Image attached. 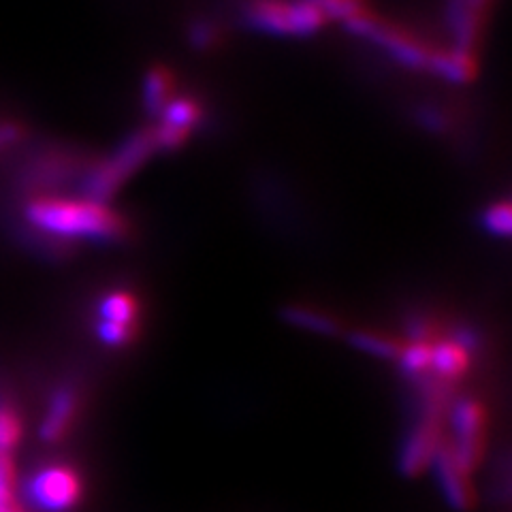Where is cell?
<instances>
[{
    "mask_svg": "<svg viewBox=\"0 0 512 512\" xmlns=\"http://www.w3.org/2000/svg\"><path fill=\"white\" fill-rule=\"evenodd\" d=\"M468 361H470V352L463 346H459L455 340H448L431 348L429 367L440 378L446 380V378H457L466 372Z\"/></svg>",
    "mask_w": 512,
    "mask_h": 512,
    "instance_id": "obj_7",
    "label": "cell"
},
{
    "mask_svg": "<svg viewBox=\"0 0 512 512\" xmlns=\"http://www.w3.org/2000/svg\"><path fill=\"white\" fill-rule=\"evenodd\" d=\"M77 412V393L73 389H60L54 393L50 410L41 423V438L47 442L60 440L71 427L73 416Z\"/></svg>",
    "mask_w": 512,
    "mask_h": 512,
    "instance_id": "obj_6",
    "label": "cell"
},
{
    "mask_svg": "<svg viewBox=\"0 0 512 512\" xmlns=\"http://www.w3.org/2000/svg\"><path fill=\"white\" fill-rule=\"evenodd\" d=\"M26 218L32 227L58 239L118 242L126 233V222L114 210L90 199L41 197L26 205Z\"/></svg>",
    "mask_w": 512,
    "mask_h": 512,
    "instance_id": "obj_1",
    "label": "cell"
},
{
    "mask_svg": "<svg viewBox=\"0 0 512 512\" xmlns=\"http://www.w3.org/2000/svg\"><path fill=\"white\" fill-rule=\"evenodd\" d=\"M79 495H82L79 476L62 466L43 468L26 483L28 502L43 512H67L77 504Z\"/></svg>",
    "mask_w": 512,
    "mask_h": 512,
    "instance_id": "obj_2",
    "label": "cell"
},
{
    "mask_svg": "<svg viewBox=\"0 0 512 512\" xmlns=\"http://www.w3.org/2000/svg\"><path fill=\"white\" fill-rule=\"evenodd\" d=\"M436 472L442 485L446 500L455 508L463 510L472 504V491L466 480V470L455 461L451 448H438L436 455Z\"/></svg>",
    "mask_w": 512,
    "mask_h": 512,
    "instance_id": "obj_4",
    "label": "cell"
},
{
    "mask_svg": "<svg viewBox=\"0 0 512 512\" xmlns=\"http://www.w3.org/2000/svg\"><path fill=\"white\" fill-rule=\"evenodd\" d=\"M485 229L495 235V237H508L512 229V214H510V205L508 203H498L491 205L485 212Z\"/></svg>",
    "mask_w": 512,
    "mask_h": 512,
    "instance_id": "obj_13",
    "label": "cell"
},
{
    "mask_svg": "<svg viewBox=\"0 0 512 512\" xmlns=\"http://www.w3.org/2000/svg\"><path fill=\"white\" fill-rule=\"evenodd\" d=\"M350 344L367 352V355H376L380 359H397L399 352H402V346H399L395 340L384 338V335H376V333H352L350 335Z\"/></svg>",
    "mask_w": 512,
    "mask_h": 512,
    "instance_id": "obj_10",
    "label": "cell"
},
{
    "mask_svg": "<svg viewBox=\"0 0 512 512\" xmlns=\"http://www.w3.org/2000/svg\"><path fill=\"white\" fill-rule=\"evenodd\" d=\"M22 436L20 416L11 406L0 404V451L11 453V448L18 444Z\"/></svg>",
    "mask_w": 512,
    "mask_h": 512,
    "instance_id": "obj_11",
    "label": "cell"
},
{
    "mask_svg": "<svg viewBox=\"0 0 512 512\" xmlns=\"http://www.w3.org/2000/svg\"><path fill=\"white\" fill-rule=\"evenodd\" d=\"M24 135V128L15 120H0V152L11 148Z\"/></svg>",
    "mask_w": 512,
    "mask_h": 512,
    "instance_id": "obj_15",
    "label": "cell"
},
{
    "mask_svg": "<svg viewBox=\"0 0 512 512\" xmlns=\"http://www.w3.org/2000/svg\"><path fill=\"white\" fill-rule=\"evenodd\" d=\"M15 491V468L11 453L0 451V493L13 495Z\"/></svg>",
    "mask_w": 512,
    "mask_h": 512,
    "instance_id": "obj_14",
    "label": "cell"
},
{
    "mask_svg": "<svg viewBox=\"0 0 512 512\" xmlns=\"http://www.w3.org/2000/svg\"><path fill=\"white\" fill-rule=\"evenodd\" d=\"M397 359L402 361L406 374H423L431 361V346L427 342H412L408 348H402Z\"/></svg>",
    "mask_w": 512,
    "mask_h": 512,
    "instance_id": "obj_12",
    "label": "cell"
},
{
    "mask_svg": "<svg viewBox=\"0 0 512 512\" xmlns=\"http://www.w3.org/2000/svg\"><path fill=\"white\" fill-rule=\"evenodd\" d=\"M284 318L295 327L308 329V331L320 333V335H333L335 331H338V323H335L331 316L320 314L310 308H288L284 312Z\"/></svg>",
    "mask_w": 512,
    "mask_h": 512,
    "instance_id": "obj_9",
    "label": "cell"
},
{
    "mask_svg": "<svg viewBox=\"0 0 512 512\" xmlns=\"http://www.w3.org/2000/svg\"><path fill=\"white\" fill-rule=\"evenodd\" d=\"M438 451V425L425 419L419 427L412 431L408 444L402 453V466L408 474L419 472L425 463Z\"/></svg>",
    "mask_w": 512,
    "mask_h": 512,
    "instance_id": "obj_5",
    "label": "cell"
},
{
    "mask_svg": "<svg viewBox=\"0 0 512 512\" xmlns=\"http://www.w3.org/2000/svg\"><path fill=\"white\" fill-rule=\"evenodd\" d=\"M137 320V303L128 293H109L99 306V323H111L135 329Z\"/></svg>",
    "mask_w": 512,
    "mask_h": 512,
    "instance_id": "obj_8",
    "label": "cell"
},
{
    "mask_svg": "<svg viewBox=\"0 0 512 512\" xmlns=\"http://www.w3.org/2000/svg\"><path fill=\"white\" fill-rule=\"evenodd\" d=\"M455 448L451 453L463 470H472L480 453V436H483V410L474 399H463L453 410Z\"/></svg>",
    "mask_w": 512,
    "mask_h": 512,
    "instance_id": "obj_3",
    "label": "cell"
}]
</instances>
